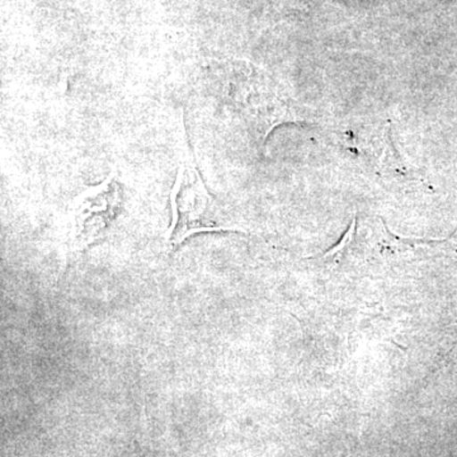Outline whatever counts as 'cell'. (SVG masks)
Masks as SVG:
<instances>
[{
	"mask_svg": "<svg viewBox=\"0 0 457 457\" xmlns=\"http://www.w3.org/2000/svg\"><path fill=\"white\" fill-rule=\"evenodd\" d=\"M170 200L171 224L167 243L170 248H179L195 234L230 230L219 218L215 198L204 186L192 159L180 165Z\"/></svg>",
	"mask_w": 457,
	"mask_h": 457,
	"instance_id": "1",
	"label": "cell"
},
{
	"mask_svg": "<svg viewBox=\"0 0 457 457\" xmlns=\"http://www.w3.org/2000/svg\"><path fill=\"white\" fill-rule=\"evenodd\" d=\"M121 207V188L113 177L87 188L73 201L69 213V245L84 252L107 237Z\"/></svg>",
	"mask_w": 457,
	"mask_h": 457,
	"instance_id": "2",
	"label": "cell"
}]
</instances>
